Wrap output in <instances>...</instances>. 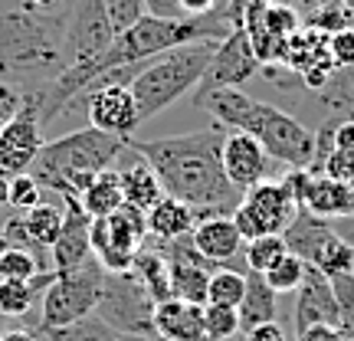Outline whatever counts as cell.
<instances>
[{
    "mask_svg": "<svg viewBox=\"0 0 354 341\" xmlns=\"http://www.w3.org/2000/svg\"><path fill=\"white\" fill-rule=\"evenodd\" d=\"M223 138L227 128L214 122L210 128H197L171 138L131 135L125 145L145 165H151L167 197H177L180 203L194 207L201 223L210 216H233L243 201V190L233 187L223 174Z\"/></svg>",
    "mask_w": 354,
    "mask_h": 341,
    "instance_id": "6da1fadb",
    "label": "cell"
},
{
    "mask_svg": "<svg viewBox=\"0 0 354 341\" xmlns=\"http://www.w3.org/2000/svg\"><path fill=\"white\" fill-rule=\"evenodd\" d=\"M66 24L30 10L24 0H0V82L43 92L66 73Z\"/></svg>",
    "mask_w": 354,
    "mask_h": 341,
    "instance_id": "7a4b0ae2",
    "label": "cell"
},
{
    "mask_svg": "<svg viewBox=\"0 0 354 341\" xmlns=\"http://www.w3.org/2000/svg\"><path fill=\"white\" fill-rule=\"evenodd\" d=\"M194 105L210 112L216 125H223L227 131L253 135L276 165H286L289 171H308L312 167L315 131H308L295 115L282 112L269 102L250 99L240 89H214V92L201 95Z\"/></svg>",
    "mask_w": 354,
    "mask_h": 341,
    "instance_id": "3957f363",
    "label": "cell"
},
{
    "mask_svg": "<svg viewBox=\"0 0 354 341\" xmlns=\"http://www.w3.org/2000/svg\"><path fill=\"white\" fill-rule=\"evenodd\" d=\"M128 145L122 138L105 135V131L88 125L79 128V131H69L56 141H46L26 174L33 177L39 187L56 190L63 201H79L82 190L92 184V177L109 171L112 161Z\"/></svg>",
    "mask_w": 354,
    "mask_h": 341,
    "instance_id": "277c9868",
    "label": "cell"
},
{
    "mask_svg": "<svg viewBox=\"0 0 354 341\" xmlns=\"http://www.w3.org/2000/svg\"><path fill=\"white\" fill-rule=\"evenodd\" d=\"M220 43H187L167 50L145 63L138 76L131 79V99L138 105V118L148 122L154 115L171 109L177 99H184L187 92L201 86L203 73L210 69V59Z\"/></svg>",
    "mask_w": 354,
    "mask_h": 341,
    "instance_id": "5b68a950",
    "label": "cell"
},
{
    "mask_svg": "<svg viewBox=\"0 0 354 341\" xmlns=\"http://www.w3.org/2000/svg\"><path fill=\"white\" fill-rule=\"evenodd\" d=\"M102 282H105V269L99 266L95 256L88 263L76 266V269L56 273L50 289L43 292V299H39L37 325L39 329H63V325H73L79 318L95 315Z\"/></svg>",
    "mask_w": 354,
    "mask_h": 341,
    "instance_id": "8992f818",
    "label": "cell"
},
{
    "mask_svg": "<svg viewBox=\"0 0 354 341\" xmlns=\"http://www.w3.org/2000/svg\"><path fill=\"white\" fill-rule=\"evenodd\" d=\"M154 305L158 302L151 299V292L141 286V279L131 269L128 273H105L95 315L128 338L148 341L154 338Z\"/></svg>",
    "mask_w": 354,
    "mask_h": 341,
    "instance_id": "52a82bcc",
    "label": "cell"
},
{
    "mask_svg": "<svg viewBox=\"0 0 354 341\" xmlns=\"http://www.w3.org/2000/svg\"><path fill=\"white\" fill-rule=\"evenodd\" d=\"M148 240L145 210L122 203L115 214L92 220V256L105 273H128Z\"/></svg>",
    "mask_w": 354,
    "mask_h": 341,
    "instance_id": "ba28073f",
    "label": "cell"
},
{
    "mask_svg": "<svg viewBox=\"0 0 354 341\" xmlns=\"http://www.w3.org/2000/svg\"><path fill=\"white\" fill-rule=\"evenodd\" d=\"M115 30L112 20L105 13L102 0H76L73 17L66 24V39H63V53H66V69H86L99 59L102 53L112 46Z\"/></svg>",
    "mask_w": 354,
    "mask_h": 341,
    "instance_id": "9c48e42d",
    "label": "cell"
},
{
    "mask_svg": "<svg viewBox=\"0 0 354 341\" xmlns=\"http://www.w3.org/2000/svg\"><path fill=\"white\" fill-rule=\"evenodd\" d=\"M43 125H39V102L33 92H24V105L7 125L0 128V174H26L37 154L43 151Z\"/></svg>",
    "mask_w": 354,
    "mask_h": 341,
    "instance_id": "30bf717a",
    "label": "cell"
},
{
    "mask_svg": "<svg viewBox=\"0 0 354 341\" xmlns=\"http://www.w3.org/2000/svg\"><path fill=\"white\" fill-rule=\"evenodd\" d=\"M263 73V63L256 59L253 43L246 37V30H236L230 33L220 46H216L214 59H210V69L203 73L201 86L194 89V102L214 92V89H240L243 82H250Z\"/></svg>",
    "mask_w": 354,
    "mask_h": 341,
    "instance_id": "8fae6325",
    "label": "cell"
},
{
    "mask_svg": "<svg viewBox=\"0 0 354 341\" xmlns=\"http://www.w3.org/2000/svg\"><path fill=\"white\" fill-rule=\"evenodd\" d=\"M76 109H82L88 115L92 128H99L105 135H115L122 141L131 138V131L141 125L138 105L131 99V89L128 86H105L99 92L86 95V99H79L69 112H76Z\"/></svg>",
    "mask_w": 354,
    "mask_h": 341,
    "instance_id": "7c38bea8",
    "label": "cell"
},
{
    "mask_svg": "<svg viewBox=\"0 0 354 341\" xmlns=\"http://www.w3.org/2000/svg\"><path fill=\"white\" fill-rule=\"evenodd\" d=\"M338 322H342V312H338V299H335V289H331V279L325 273H318L315 266H308L302 286L295 292L292 329H295V335H305L308 329H322V325L338 329Z\"/></svg>",
    "mask_w": 354,
    "mask_h": 341,
    "instance_id": "4fadbf2b",
    "label": "cell"
},
{
    "mask_svg": "<svg viewBox=\"0 0 354 341\" xmlns=\"http://www.w3.org/2000/svg\"><path fill=\"white\" fill-rule=\"evenodd\" d=\"M272 171H276V161L269 158V151L253 135L227 131V138H223V174H227V181L233 187L246 194L250 187L269 181Z\"/></svg>",
    "mask_w": 354,
    "mask_h": 341,
    "instance_id": "5bb4252c",
    "label": "cell"
},
{
    "mask_svg": "<svg viewBox=\"0 0 354 341\" xmlns=\"http://www.w3.org/2000/svg\"><path fill=\"white\" fill-rule=\"evenodd\" d=\"M243 207L253 214L256 227L263 237L269 233H282V230L292 223V216L299 214V201H295V194H292L289 181L286 174L282 177H269L263 184H256L243 194Z\"/></svg>",
    "mask_w": 354,
    "mask_h": 341,
    "instance_id": "9a60e30c",
    "label": "cell"
},
{
    "mask_svg": "<svg viewBox=\"0 0 354 341\" xmlns=\"http://www.w3.org/2000/svg\"><path fill=\"white\" fill-rule=\"evenodd\" d=\"M66 216H63V233L53 243L50 250V266L53 273H66L76 266L92 259V216L79 207V201H63Z\"/></svg>",
    "mask_w": 354,
    "mask_h": 341,
    "instance_id": "2e32d148",
    "label": "cell"
},
{
    "mask_svg": "<svg viewBox=\"0 0 354 341\" xmlns=\"http://www.w3.org/2000/svg\"><path fill=\"white\" fill-rule=\"evenodd\" d=\"M190 240L197 246V253L203 259H210L216 269H240V263H233L236 256L243 253V237L236 223H233V216H210V220H201L194 233H190ZM243 273V269H240Z\"/></svg>",
    "mask_w": 354,
    "mask_h": 341,
    "instance_id": "e0dca14e",
    "label": "cell"
},
{
    "mask_svg": "<svg viewBox=\"0 0 354 341\" xmlns=\"http://www.w3.org/2000/svg\"><path fill=\"white\" fill-rule=\"evenodd\" d=\"M154 338L165 341H203V305L167 299L154 305Z\"/></svg>",
    "mask_w": 354,
    "mask_h": 341,
    "instance_id": "ac0fdd59",
    "label": "cell"
},
{
    "mask_svg": "<svg viewBox=\"0 0 354 341\" xmlns=\"http://www.w3.org/2000/svg\"><path fill=\"white\" fill-rule=\"evenodd\" d=\"M335 237V227H331V220H322V216L308 214L299 207V214L292 216V223L282 230V240L289 246V253H295L299 259L312 266L318 259V253L325 250V243Z\"/></svg>",
    "mask_w": 354,
    "mask_h": 341,
    "instance_id": "d6986e66",
    "label": "cell"
},
{
    "mask_svg": "<svg viewBox=\"0 0 354 341\" xmlns=\"http://www.w3.org/2000/svg\"><path fill=\"white\" fill-rule=\"evenodd\" d=\"M240 331L259 329V325H269V322H279V292L269 289L259 273H246V292H243L240 302Z\"/></svg>",
    "mask_w": 354,
    "mask_h": 341,
    "instance_id": "ffe728a7",
    "label": "cell"
},
{
    "mask_svg": "<svg viewBox=\"0 0 354 341\" xmlns=\"http://www.w3.org/2000/svg\"><path fill=\"white\" fill-rule=\"evenodd\" d=\"M148 220V237L151 240H177V237H190L197 227V214L194 207L180 203L177 197H161L151 210L145 214Z\"/></svg>",
    "mask_w": 354,
    "mask_h": 341,
    "instance_id": "44dd1931",
    "label": "cell"
},
{
    "mask_svg": "<svg viewBox=\"0 0 354 341\" xmlns=\"http://www.w3.org/2000/svg\"><path fill=\"white\" fill-rule=\"evenodd\" d=\"M302 210L322 216V220H342V216H348V187L342 181H331L325 174H312L308 171Z\"/></svg>",
    "mask_w": 354,
    "mask_h": 341,
    "instance_id": "7402d4cb",
    "label": "cell"
},
{
    "mask_svg": "<svg viewBox=\"0 0 354 341\" xmlns=\"http://www.w3.org/2000/svg\"><path fill=\"white\" fill-rule=\"evenodd\" d=\"M56 279V273H37L33 279L24 282H0V318H24L33 312V305L43 299V292L50 289V282Z\"/></svg>",
    "mask_w": 354,
    "mask_h": 341,
    "instance_id": "603a6c76",
    "label": "cell"
},
{
    "mask_svg": "<svg viewBox=\"0 0 354 341\" xmlns=\"http://www.w3.org/2000/svg\"><path fill=\"white\" fill-rule=\"evenodd\" d=\"M122 203H125V194H122V174L112 171V167L92 177V184H88V187L82 190V197H79V207H82L92 220H102V216L115 214Z\"/></svg>",
    "mask_w": 354,
    "mask_h": 341,
    "instance_id": "cb8c5ba5",
    "label": "cell"
},
{
    "mask_svg": "<svg viewBox=\"0 0 354 341\" xmlns=\"http://www.w3.org/2000/svg\"><path fill=\"white\" fill-rule=\"evenodd\" d=\"M30 331H33L37 341H138L122 335V331H115L112 325H105L99 315L79 318V322L63 325V329H39V325H33Z\"/></svg>",
    "mask_w": 354,
    "mask_h": 341,
    "instance_id": "d4e9b609",
    "label": "cell"
},
{
    "mask_svg": "<svg viewBox=\"0 0 354 341\" xmlns=\"http://www.w3.org/2000/svg\"><path fill=\"white\" fill-rule=\"evenodd\" d=\"M118 174H122V194H125V203L138 207V210H145V214L165 197V187H161L158 174H154L151 165H145V161H135L131 167L118 171Z\"/></svg>",
    "mask_w": 354,
    "mask_h": 341,
    "instance_id": "484cf974",
    "label": "cell"
},
{
    "mask_svg": "<svg viewBox=\"0 0 354 341\" xmlns=\"http://www.w3.org/2000/svg\"><path fill=\"white\" fill-rule=\"evenodd\" d=\"M131 273L141 279V286L151 292L154 302H167V299H174V292H171V273H167V259L154 246H141V253L135 256V263H131Z\"/></svg>",
    "mask_w": 354,
    "mask_h": 341,
    "instance_id": "4316f807",
    "label": "cell"
},
{
    "mask_svg": "<svg viewBox=\"0 0 354 341\" xmlns=\"http://www.w3.org/2000/svg\"><path fill=\"white\" fill-rule=\"evenodd\" d=\"M318 102L325 105V115L354 118V66L351 69H335L328 82L318 89Z\"/></svg>",
    "mask_w": 354,
    "mask_h": 341,
    "instance_id": "83f0119b",
    "label": "cell"
},
{
    "mask_svg": "<svg viewBox=\"0 0 354 341\" xmlns=\"http://www.w3.org/2000/svg\"><path fill=\"white\" fill-rule=\"evenodd\" d=\"M26 230H30V237L37 243L43 253H50L53 243L59 240V233H63V216L66 210L63 207H56V203H39L33 210H26Z\"/></svg>",
    "mask_w": 354,
    "mask_h": 341,
    "instance_id": "f1b7e54d",
    "label": "cell"
},
{
    "mask_svg": "<svg viewBox=\"0 0 354 341\" xmlns=\"http://www.w3.org/2000/svg\"><path fill=\"white\" fill-rule=\"evenodd\" d=\"M289 253V246L282 240V233H269V237H256L243 246V266H246V273H269L272 266L282 259V256Z\"/></svg>",
    "mask_w": 354,
    "mask_h": 341,
    "instance_id": "f546056e",
    "label": "cell"
},
{
    "mask_svg": "<svg viewBox=\"0 0 354 341\" xmlns=\"http://www.w3.org/2000/svg\"><path fill=\"white\" fill-rule=\"evenodd\" d=\"M243 292H246V273L240 269H216L207 286V305H230L240 308Z\"/></svg>",
    "mask_w": 354,
    "mask_h": 341,
    "instance_id": "4dcf8cb0",
    "label": "cell"
},
{
    "mask_svg": "<svg viewBox=\"0 0 354 341\" xmlns=\"http://www.w3.org/2000/svg\"><path fill=\"white\" fill-rule=\"evenodd\" d=\"M240 335V312L230 305H203V341H230Z\"/></svg>",
    "mask_w": 354,
    "mask_h": 341,
    "instance_id": "1f68e13d",
    "label": "cell"
},
{
    "mask_svg": "<svg viewBox=\"0 0 354 341\" xmlns=\"http://www.w3.org/2000/svg\"><path fill=\"white\" fill-rule=\"evenodd\" d=\"M305 269H308L305 259H299L295 253H286L269 273H263V279L269 282V289L286 295V292H299V286H302V279H305Z\"/></svg>",
    "mask_w": 354,
    "mask_h": 341,
    "instance_id": "d6a6232c",
    "label": "cell"
},
{
    "mask_svg": "<svg viewBox=\"0 0 354 341\" xmlns=\"http://www.w3.org/2000/svg\"><path fill=\"white\" fill-rule=\"evenodd\" d=\"M37 273H50V269L39 266L37 256L24 253V250H13V246H7L0 253V282H10V279L24 282V279H33Z\"/></svg>",
    "mask_w": 354,
    "mask_h": 341,
    "instance_id": "836d02e7",
    "label": "cell"
},
{
    "mask_svg": "<svg viewBox=\"0 0 354 341\" xmlns=\"http://www.w3.org/2000/svg\"><path fill=\"white\" fill-rule=\"evenodd\" d=\"M43 203V187L30 174H17L10 177V194H7V207L17 210V214H26Z\"/></svg>",
    "mask_w": 354,
    "mask_h": 341,
    "instance_id": "e575fe53",
    "label": "cell"
},
{
    "mask_svg": "<svg viewBox=\"0 0 354 341\" xmlns=\"http://www.w3.org/2000/svg\"><path fill=\"white\" fill-rule=\"evenodd\" d=\"M331 289H335L338 312H342L338 329L348 341H354V276H331Z\"/></svg>",
    "mask_w": 354,
    "mask_h": 341,
    "instance_id": "d590c367",
    "label": "cell"
},
{
    "mask_svg": "<svg viewBox=\"0 0 354 341\" xmlns=\"http://www.w3.org/2000/svg\"><path fill=\"white\" fill-rule=\"evenodd\" d=\"M102 3H105V13L112 20L115 37L125 33L128 26H135L145 17V0H102Z\"/></svg>",
    "mask_w": 354,
    "mask_h": 341,
    "instance_id": "8d00e7d4",
    "label": "cell"
},
{
    "mask_svg": "<svg viewBox=\"0 0 354 341\" xmlns=\"http://www.w3.org/2000/svg\"><path fill=\"white\" fill-rule=\"evenodd\" d=\"M328 53L335 69H351L354 66V30H335L328 33Z\"/></svg>",
    "mask_w": 354,
    "mask_h": 341,
    "instance_id": "74e56055",
    "label": "cell"
},
{
    "mask_svg": "<svg viewBox=\"0 0 354 341\" xmlns=\"http://www.w3.org/2000/svg\"><path fill=\"white\" fill-rule=\"evenodd\" d=\"M322 174L331 177V181H342V184H351L354 181V154L351 151H335L328 154V161L322 167Z\"/></svg>",
    "mask_w": 354,
    "mask_h": 341,
    "instance_id": "f35d334b",
    "label": "cell"
},
{
    "mask_svg": "<svg viewBox=\"0 0 354 341\" xmlns=\"http://www.w3.org/2000/svg\"><path fill=\"white\" fill-rule=\"evenodd\" d=\"M145 13L161 17V20H180V17H187L184 7H180V0H145Z\"/></svg>",
    "mask_w": 354,
    "mask_h": 341,
    "instance_id": "ab89813d",
    "label": "cell"
},
{
    "mask_svg": "<svg viewBox=\"0 0 354 341\" xmlns=\"http://www.w3.org/2000/svg\"><path fill=\"white\" fill-rule=\"evenodd\" d=\"M243 341H292L286 325H279V322H269V325H259V329L246 331Z\"/></svg>",
    "mask_w": 354,
    "mask_h": 341,
    "instance_id": "60d3db41",
    "label": "cell"
},
{
    "mask_svg": "<svg viewBox=\"0 0 354 341\" xmlns=\"http://www.w3.org/2000/svg\"><path fill=\"white\" fill-rule=\"evenodd\" d=\"M295 341H348V338L342 335V329L322 325V329H308L305 335H295Z\"/></svg>",
    "mask_w": 354,
    "mask_h": 341,
    "instance_id": "b9f144b4",
    "label": "cell"
},
{
    "mask_svg": "<svg viewBox=\"0 0 354 341\" xmlns=\"http://www.w3.org/2000/svg\"><path fill=\"white\" fill-rule=\"evenodd\" d=\"M335 148L354 154V118H348V122L338 125V131H335Z\"/></svg>",
    "mask_w": 354,
    "mask_h": 341,
    "instance_id": "7bdbcfd3",
    "label": "cell"
},
{
    "mask_svg": "<svg viewBox=\"0 0 354 341\" xmlns=\"http://www.w3.org/2000/svg\"><path fill=\"white\" fill-rule=\"evenodd\" d=\"M220 3H227V0H180V7H184L187 17H203V13L214 10V7H220Z\"/></svg>",
    "mask_w": 354,
    "mask_h": 341,
    "instance_id": "ee69618b",
    "label": "cell"
},
{
    "mask_svg": "<svg viewBox=\"0 0 354 341\" xmlns=\"http://www.w3.org/2000/svg\"><path fill=\"white\" fill-rule=\"evenodd\" d=\"M331 227H335V233L342 237L344 243H351L354 246V216H342V220H331Z\"/></svg>",
    "mask_w": 354,
    "mask_h": 341,
    "instance_id": "f6af8a7d",
    "label": "cell"
},
{
    "mask_svg": "<svg viewBox=\"0 0 354 341\" xmlns=\"http://www.w3.org/2000/svg\"><path fill=\"white\" fill-rule=\"evenodd\" d=\"M0 341H37V338H33V331L30 329H17V331H3Z\"/></svg>",
    "mask_w": 354,
    "mask_h": 341,
    "instance_id": "bcb514c9",
    "label": "cell"
},
{
    "mask_svg": "<svg viewBox=\"0 0 354 341\" xmlns=\"http://www.w3.org/2000/svg\"><path fill=\"white\" fill-rule=\"evenodd\" d=\"M7 194H10V177L0 174V207H7Z\"/></svg>",
    "mask_w": 354,
    "mask_h": 341,
    "instance_id": "7dc6e473",
    "label": "cell"
},
{
    "mask_svg": "<svg viewBox=\"0 0 354 341\" xmlns=\"http://www.w3.org/2000/svg\"><path fill=\"white\" fill-rule=\"evenodd\" d=\"M344 187H348V216H354V181L344 184Z\"/></svg>",
    "mask_w": 354,
    "mask_h": 341,
    "instance_id": "c3c4849f",
    "label": "cell"
},
{
    "mask_svg": "<svg viewBox=\"0 0 354 341\" xmlns=\"http://www.w3.org/2000/svg\"><path fill=\"white\" fill-rule=\"evenodd\" d=\"M7 250V240H3V227H0V253Z\"/></svg>",
    "mask_w": 354,
    "mask_h": 341,
    "instance_id": "681fc988",
    "label": "cell"
},
{
    "mask_svg": "<svg viewBox=\"0 0 354 341\" xmlns=\"http://www.w3.org/2000/svg\"><path fill=\"white\" fill-rule=\"evenodd\" d=\"M342 7H348V10H354V0H338Z\"/></svg>",
    "mask_w": 354,
    "mask_h": 341,
    "instance_id": "f907efd6",
    "label": "cell"
},
{
    "mask_svg": "<svg viewBox=\"0 0 354 341\" xmlns=\"http://www.w3.org/2000/svg\"><path fill=\"white\" fill-rule=\"evenodd\" d=\"M148 341H165V338H148Z\"/></svg>",
    "mask_w": 354,
    "mask_h": 341,
    "instance_id": "816d5d0a",
    "label": "cell"
},
{
    "mask_svg": "<svg viewBox=\"0 0 354 341\" xmlns=\"http://www.w3.org/2000/svg\"><path fill=\"white\" fill-rule=\"evenodd\" d=\"M0 128H3V125H0Z\"/></svg>",
    "mask_w": 354,
    "mask_h": 341,
    "instance_id": "f5cc1de1",
    "label": "cell"
}]
</instances>
